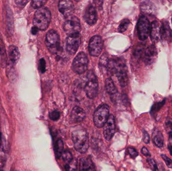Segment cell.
<instances>
[{
	"label": "cell",
	"instance_id": "1",
	"mask_svg": "<svg viewBox=\"0 0 172 171\" xmlns=\"http://www.w3.org/2000/svg\"><path fill=\"white\" fill-rule=\"evenodd\" d=\"M107 71L110 74H116L119 84L122 87L126 86L128 82L127 70L125 61L121 58L109 60Z\"/></svg>",
	"mask_w": 172,
	"mask_h": 171
},
{
	"label": "cell",
	"instance_id": "2",
	"mask_svg": "<svg viewBox=\"0 0 172 171\" xmlns=\"http://www.w3.org/2000/svg\"><path fill=\"white\" fill-rule=\"evenodd\" d=\"M52 15L50 11L47 8L38 9L34 14L33 25L38 30L44 31L49 27L51 21Z\"/></svg>",
	"mask_w": 172,
	"mask_h": 171
},
{
	"label": "cell",
	"instance_id": "3",
	"mask_svg": "<svg viewBox=\"0 0 172 171\" xmlns=\"http://www.w3.org/2000/svg\"><path fill=\"white\" fill-rule=\"evenodd\" d=\"M72 136L76 150L81 153H85L87 152L90 144L87 131L84 130H76L73 132Z\"/></svg>",
	"mask_w": 172,
	"mask_h": 171
},
{
	"label": "cell",
	"instance_id": "4",
	"mask_svg": "<svg viewBox=\"0 0 172 171\" xmlns=\"http://www.w3.org/2000/svg\"><path fill=\"white\" fill-rule=\"evenodd\" d=\"M85 91L87 96L90 99L95 98L98 95V82L93 71H90L87 73Z\"/></svg>",
	"mask_w": 172,
	"mask_h": 171
},
{
	"label": "cell",
	"instance_id": "5",
	"mask_svg": "<svg viewBox=\"0 0 172 171\" xmlns=\"http://www.w3.org/2000/svg\"><path fill=\"white\" fill-rule=\"evenodd\" d=\"M109 116V106L106 104L101 105L97 108L94 114V122L98 127L104 126Z\"/></svg>",
	"mask_w": 172,
	"mask_h": 171
},
{
	"label": "cell",
	"instance_id": "6",
	"mask_svg": "<svg viewBox=\"0 0 172 171\" xmlns=\"http://www.w3.org/2000/svg\"><path fill=\"white\" fill-rule=\"evenodd\" d=\"M46 44L49 51L52 54H56L60 50V37L54 30H50L47 33Z\"/></svg>",
	"mask_w": 172,
	"mask_h": 171
},
{
	"label": "cell",
	"instance_id": "7",
	"mask_svg": "<svg viewBox=\"0 0 172 171\" xmlns=\"http://www.w3.org/2000/svg\"><path fill=\"white\" fill-rule=\"evenodd\" d=\"M63 29L68 36L79 34L81 30V25L79 19L73 15L68 17L63 24Z\"/></svg>",
	"mask_w": 172,
	"mask_h": 171
},
{
	"label": "cell",
	"instance_id": "8",
	"mask_svg": "<svg viewBox=\"0 0 172 171\" xmlns=\"http://www.w3.org/2000/svg\"><path fill=\"white\" fill-rule=\"evenodd\" d=\"M89 59L87 55L84 52H79L74 59L72 68L76 73H83L87 70L88 66Z\"/></svg>",
	"mask_w": 172,
	"mask_h": 171
},
{
	"label": "cell",
	"instance_id": "9",
	"mask_svg": "<svg viewBox=\"0 0 172 171\" xmlns=\"http://www.w3.org/2000/svg\"><path fill=\"white\" fill-rule=\"evenodd\" d=\"M150 21L146 16L140 17L137 26L138 37L140 40L144 41L147 39L150 35Z\"/></svg>",
	"mask_w": 172,
	"mask_h": 171
},
{
	"label": "cell",
	"instance_id": "10",
	"mask_svg": "<svg viewBox=\"0 0 172 171\" xmlns=\"http://www.w3.org/2000/svg\"><path fill=\"white\" fill-rule=\"evenodd\" d=\"M103 47V40L100 36L95 35L90 39L89 51L92 56L97 57L101 53Z\"/></svg>",
	"mask_w": 172,
	"mask_h": 171
},
{
	"label": "cell",
	"instance_id": "11",
	"mask_svg": "<svg viewBox=\"0 0 172 171\" xmlns=\"http://www.w3.org/2000/svg\"><path fill=\"white\" fill-rule=\"evenodd\" d=\"M81 42V36L79 33L69 36L66 40L67 51L71 54H75L79 47Z\"/></svg>",
	"mask_w": 172,
	"mask_h": 171
},
{
	"label": "cell",
	"instance_id": "12",
	"mask_svg": "<svg viewBox=\"0 0 172 171\" xmlns=\"http://www.w3.org/2000/svg\"><path fill=\"white\" fill-rule=\"evenodd\" d=\"M104 128V136L106 140H110L115 132V118L113 115H110Z\"/></svg>",
	"mask_w": 172,
	"mask_h": 171
},
{
	"label": "cell",
	"instance_id": "13",
	"mask_svg": "<svg viewBox=\"0 0 172 171\" xmlns=\"http://www.w3.org/2000/svg\"><path fill=\"white\" fill-rule=\"evenodd\" d=\"M59 9L63 16L67 18L72 16L74 11V4L71 1H60L59 2Z\"/></svg>",
	"mask_w": 172,
	"mask_h": 171
},
{
	"label": "cell",
	"instance_id": "14",
	"mask_svg": "<svg viewBox=\"0 0 172 171\" xmlns=\"http://www.w3.org/2000/svg\"><path fill=\"white\" fill-rule=\"evenodd\" d=\"M84 19L87 24L93 25L96 24L98 20L97 10L94 5L90 4L86 10Z\"/></svg>",
	"mask_w": 172,
	"mask_h": 171
},
{
	"label": "cell",
	"instance_id": "15",
	"mask_svg": "<svg viewBox=\"0 0 172 171\" xmlns=\"http://www.w3.org/2000/svg\"><path fill=\"white\" fill-rule=\"evenodd\" d=\"M8 52L9 58L8 64L9 65L14 66L18 63L20 57V53L19 49L15 45H10L8 47Z\"/></svg>",
	"mask_w": 172,
	"mask_h": 171
},
{
	"label": "cell",
	"instance_id": "16",
	"mask_svg": "<svg viewBox=\"0 0 172 171\" xmlns=\"http://www.w3.org/2000/svg\"><path fill=\"white\" fill-rule=\"evenodd\" d=\"M157 54V49L154 45H150L144 50L143 59L147 65H150L156 59Z\"/></svg>",
	"mask_w": 172,
	"mask_h": 171
},
{
	"label": "cell",
	"instance_id": "17",
	"mask_svg": "<svg viewBox=\"0 0 172 171\" xmlns=\"http://www.w3.org/2000/svg\"><path fill=\"white\" fill-rule=\"evenodd\" d=\"M160 28L161 23L158 21H154L150 26V38L153 42H157L160 39Z\"/></svg>",
	"mask_w": 172,
	"mask_h": 171
},
{
	"label": "cell",
	"instance_id": "18",
	"mask_svg": "<svg viewBox=\"0 0 172 171\" xmlns=\"http://www.w3.org/2000/svg\"><path fill=\"white\" fill-rule=\"evenodd\" d=\"M86 113L84 109L79 106H75L71 112V118L73 122H79L82 121L85 118Z\"/></svg>",
	"mask_w": 172,
	"mask_h": 171
},
{
	"label": "cell",
	"instance_id": "19",
	"mask_svg": "<svg viewBox=\"0 0 172 171\" xmlns=\"http://www.w3.org/2000/svg\"><path fill=\"white\" fill-rule=\"evenodd\" d=\"M160 39L168 42L172 39V31L167 22H164L161 23Z\"/></svg>",
	"mask_w": 172,
	"mask_h": 171
},
{
	"label": "cell",
	"instance_id": "20",
	"mask_svg": "<svg viewBox=\"0 0 172 171\" xmlns=\"http://www.w3.org/2000/svg\"><path fill=\"white\" fill-rule=\"evenodd\" d=\"M79 171H96L93 162L90 158H81L79 160Z\"/></svg>",
	"mask_w": 172,
	"mask_h": 171
},
{
	"label": "cell",
	"instance_id": "21",
	"mask_svg": "<svg viewBox=\"0 0 172 171\" xmlns=\"http://www.w3.org/2000/svg\"><path fill=\"white\" fill-rule=\"evenodd\" d=\"M153 142L154 145L158 147H162L164 146V137L162 132L155 128L152 133Z\"/></svg>",
	"mask_w": 172,
	"mask_h": 171
},
{
	"label": "cell",
	"instance_id": "22",
	"mask_svg": "<svg viewBox=\"0 0 172 171\" xmlns=\"http://www.w3.org/2000/svg\"><path fill=\"white\" fill-rule=\"evenodd\" d=\"M109 59L107 53H104L100 58L99 63L100 69L102 73L107 71L108 66L109 64Z\"/></svg>",
	"mask_w": 172,
	"mask_h": 171
},
{
	"label": "cell",
	"instance_id": "23",
	"mask_svg": "<svg viewBox=\"0 0 172 171\" xmlns=\"http://www.w3.org/2000/svg\"><path fill=\"white\" fill-rule=\"evenodd\" d=\"M106 91L109 95H115L117 93V89L115 86L113 81L110 78H107L105 81Z\"/></svg>",
	"mask_w": 172,
	"mask_h": 171
},
{
	"label": "cell",
	"instance_id": "24",
	"mask_svg": "<svg viewBox=\"0 0 172 171\" xmlns=\"http://www.w3.org/2000/svg\"><path fill=\"white\" fill-rule=\"evenodd\" d=\"M0 56L2 60V63L3 64H6L7 62L6 48L1 34H0Z\"/></svg>",
	"mask_w": 172,
	"mask_h": 171
},
{
	"label": "cell",
	"instance_id": "25",
	"mask_svg": "<svg viewBox=\"0 0 172 171\" xmlns=\"http://www.w3.org/2000/svg\"><path fill=\"white\" fill-rule=\"evenodd\" d=\"M63 143L61 140H59L55 145V153L56 159H59L62 156L63 153Z\"/></svg>",
	"mask_w": 172,
	"mask_h": 171
},
{
	"label": "cell",
	"instance_id": "26",
	"mask_svg": "<svg viewBox=\"0 0 172 171\" xmlns=\"http://www.w3.org/2000/svg\"><path fill=\"white\" fill-rule=\"evenodd\" d=\"M12 11L10 8L7 9L8 29L9 33H12L14 30V19Z\"/></svg>",
	"mask_w": 172,
	"mask_h": 171
},
{
	"label": "cell",
	"instance_id": "27",
	"mask_svg": "<svg viewBox=\"0 0 172 171\" xmlns=\"http://www.w3.org/2000/svg\"><path fill=\"white\" fill-rule=\"evenodd\" d=\"M66 171H77L78 170V161L76 159H73L72 160L66 164L65 166Z\"/></svg>",
	"mask_w": 172,
	"mask_h": 171
},
{
	"label": "cell",
	"instance_id": "28",
	"mask_svg": "<svg viewBox=\"0 0 172 171\" xmlns=\"http://www.w3.org/2000/svg\"><path fill=\"white\" fill-rule=\"evenodd\" d=\"M165 103V100H164L163 102H157L152 106L151 110H150V114L152 115H154L160 109L162 108Z\"/></svg>",
	"mask_w": 172,
	"mask_h": 171
},
{
	"label": "cell",
	"instance_id": "29",
	"mask_svg": "<svg viewBox=\"0 0 172 171\" xmlns=\"http://www.w3.org/2000/svg\"><path fill=\"white\" fill-rule=\"evenodd\" d=\"M62 159L66 164H68L73 160V156L71 152L68 150L63 152L62 155Z\"/></svg>",
	"mask_w": 172,
	"mask_h": 171
},
{
	"label": "cell",
	"instance_id": "30",
	"mask_svg": "<svg viewBox=\"0 0 172 171\" xmlns=\"http://www.w3.org/2000/svg\"><path fill=\"white\" fill-rule=\"evenodd\" d=\"M130 24V21L128 19H124L121 22L118 27V31L120 33H123L126 30Z\"/></svg>",
	"mask_w": 172,
	"mask_h": 171
},
{
	"label": "cell",
	"instance_id": "31",
	"mask_svg": "<svg viewBox=\"0 0 172 171\" xmlns=\"http://www.w3.org/2000/svg\"><path fill=\"white\" fill-rule=\"evenodd\" d=\"M47 1H32L31 2V5L34 9H39L44 6Z\"/></svg>",
	"mask_w": 172,
	"mask_h": 171
},
{
	"label": "cell",
	"instance_id": "32",
	"mask_svg": "<svg viewBox=\"0 0 172 171\" xmlns=\"http://www.w3.org/2000/svg\"><path fill=\"white\" fill-rule=\"evenodd\" d=\"M147 161L153 171H159L157 164L154 160L152 158H149L147 159Z\"/></svg>",
	"mask_w": 172,
	"mask_h": 171
},
{
	"label": "cell",
	"instance_id": "33",
	"mask_svg": "<svg viewBox=\"0 0 172 171\" xmlns=\"http://www.w3.org/2000/svg\"><path fill=\"white\" fill-rule=\"evenodd\" d=\"M60 112H59V111H56V110L50 112V114H49V118L51 120L54 121H56L59 120L60 118Z\"/></svg>",
	"mask_w": 172,
	"mask_h": 171
},
{
	"label": "cell",
	"instance_id": "34",
	"mask_svg": "<svg viewBox=\"0 0 172 171\" xmlns=\"http://www.w3.org/2000/svg\"><path fill=\"white\" fill-rule=\"evenodd\" d=\"M160 156L162 157V159H163L164 161H165V163L167 166V167L169 168L172 169V160L169 158L165 154H161Z\"/></svg>",
	"mask_w": 172,
	"mask_h": 171
},
{
	"label": "cell",
	"instance_id": "35",
	"mask_svg": "<svg viewBox=\"0 0 172 171\" xmlns=\"http://www.w3.org/2000/svg\"><path fill=\"white\" fill-rule=\"evenodd\" d=\"M38 68L40 73H45L46 71V61L43 58L40 59L39 62V66Z\"/></svg>",
	"mask_w": 172,
	"mask_h": 171
},
{
	"label": "cell",
	"instance_id": "36",
	"mask_svg": "<svg viewBox=\"0 0 172 171\" xmlns=\"http://www.w3.org/2000/svg\"><path fill=\"white\" fill-rule=\"evenodd\" d=\"M128 153L130 154V156L133 159H135L138 156V153L135 149L133 147H129L127 149Z\"/></svg>",
	"mask_w": 172,
	"mask_h": 171
},
{
	"label": "cell",
	"instance_id": "37",
	"mask_svg": "<svg viewBox=\"0 0 172 171\" xmlns=\"http://www.w3.org/2000/svg\"><path fill=\"white\" fill-rule=\"evenodd\" d=\"M143 141L146 144H149L150 142V137L147 131L143 130Z\"/></svg>",
	"mask_w": 172,
	"mask_h": 171
},
{
	"label": "cell",
	"instance_id": "38",
	"mask_svg": "<svg viewBox=\"0 0 172 171\" xmlns=\"http://www.w3.org/2000/svg\"><path fill=\"white\" fill-rule=\"evenodd\" d=\"M141 153H143V155H144L145 156H147V157H150L151 156V154L149 152V150H147V148L146 147H143L141 150Z\"/></svg>",
	"mask_w": 172,
	"mask_h": 171
},
{
	"label": "cell",
	"instance_id": "39",
	"mask_svg": "<svg viewBox=\"0 0 172 171\" xmlns=\"http://www.w3.org/2000/svg\"><path fill=\"white\" fill-rule=\"evenodd\" d=\"M15 3L18 5L20 6H24L28 3V1H25V0H20V1H15Z\"/></svg>",
	"mask_w": 172,
	"mask_h": 171
},
{
	"label": "cell",
	"instance_id": "40",
	"mask_svg": "<svg viewBox=\"0 0 172 171\" xmlns=\"http://www.w3.org/2000/svg\"><path fill=\"white\" fill-rule=\"evenodd\" d=\"M39 30L37 28H36L35 27H33L32 29H31V33H32L33 35H35L37 33Z\"/></svg>",
	"mask_w": 172,
	"mask_h": 171
},
{
	"label": "cell",
	"instance_id": "41",
	"mask_svg": "<svg viewBox=\"0 0 172 171\" xmlns=\"http://www.w3.org/2000/svg\"><path fill=\"white\" fill-rule=\"evenodd\" d=\"M168 148L169 149V150L170 153V154L172 156V145L168 144Z\"/></svg>",
	"mask_w": 172,
	"mask_h": 171
},
{
	"label": "cell",
	"instance_id": "42",
	"mask_svg": "<svg viewBox=\"0 0 172 171\" xmlns=\"http://www.w3.org/2000/svg\"><path fill=\"white\" fill-rule=\"evenodd\" d=\"M2 142V136L1 132H0V147L1 146Z\"/></svg>",
	"mask_w": 172,
	"mask_h": 171
},
{
	"label": "cell",
	"instance_id": "43",
	"mask_svg": "<svg viewBox=\"0 0 172 171\" xmlns=\"http://www.w3.org/2000/svg\"></svg>",
	"mask_w": 172,
	"mask_h": 171
}]
</instances>
